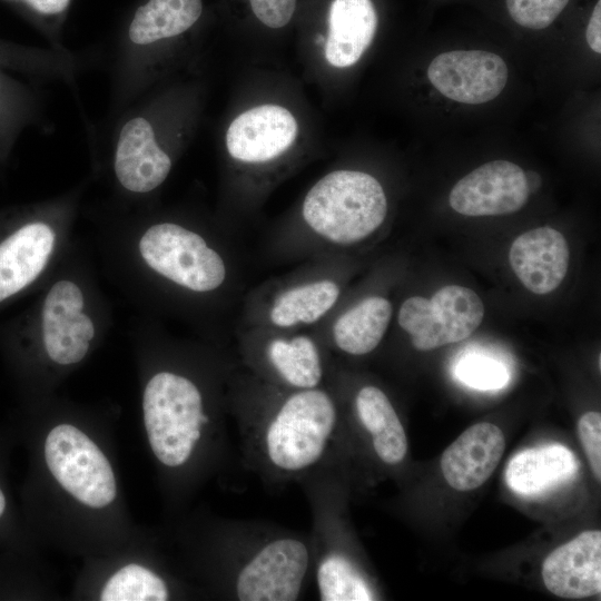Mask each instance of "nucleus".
I'll return each instance as SVG.
<instances>
[{"label":"nucleus","mask_w":601,"mask_h":601,"mask_svg":"<svg viewBox=\"0 0 601 601\" xmlns=\"http://www.w3.org/2000/svg\"><path fill=\"white\" fill-rule=\"evenodd\" d=\"M505 436L495 424L481 422L465 430L442 454L441 471L456 491L480 487L497 467Z\"/></svg>","instance_id":"nucleus-12"},{"label":"nucleus","mask_w":601,"mask_h":601,"mask_svg":"<svg viewBox=\"0 0 601 601\" xmlns=\"http://www.w3.org/2000/svg\"><path fill=\"white\" fill-rule=\"evenodd\" d=\"M306 225L335 245L356 244L384 221L387 199L380 181L357 170H335L306 194L302 208Z\"/></svg>","instance_id":"nucleus-2"},{"label":"nucleus","mask_w":601,"mask_h":601,"mask_svg":"<svg viewBox=\"0 0 601 601\" xmlns=\"http://www.w3.org/2000/svg\"><path fill=\"white\" fill-rule=\"evenodd\" d=\"M541 574L545 588L563 599H584L601 592V532H581L551 551Z\"/></svg>","instance_id":"nucleus-11"},{"label":"nucleus","mask_w":601,"mask_h":601,"mask_svg":"<svg viewBox=\"0 0 601 601\" xmlns=\"http://www.w3.org/2000/svg\"><path fill=\"white\" fill-rule=\"evenodd\" d=\"M43 457L61 489L90 509L109 506L117 497L114 469L101 449L79 427L60 423L43 442Z\"/></svg>","instance_id":"nucleus-4"},{"label":"nucleus","mask_w":601,"mask_h":601,"mask_svg":"<svg viewBox=\"0 0 601 601\" xmlns=\"http://www.w3.org/2000/svg\"><path fill=\"white\" fill-rule=\"evenodd\" d=\"M376 27L372 0H333L324 43L326 60L337 68L353 66L372 43Z\"/></svg>","instance_id":"nucleus-16"},{"label":"nucleus","mask_w":601,"mask_h":601,"mask_svg":"<svg viewBox=\"0 0 601 601\" xmlns=\"http://www.w3.org/2000/svg\"><path fill=\"white\" fill-rule=\"evenodd\" d=\"M311 561L307 544L294 536L272 539L240 565L234 591L240 601H292L303 588Z\"/></svg>","instance_id":"nucleus-7"},{"label":"nucleus","mask_w":601,"mask_h":601,"mask_svg":"<svg viewBox=\"0 0 601 601\" xmlns=\"http://www.w3.org/2000/svg\"><path fill=\"white\" fill-rule=\"evenodd\" d=\"M53 244V230L41 221L27 223L0 240V303L40 275Z\"/></svg>","instance_id":"nucleus-15"},{"label":"nucleus","mask_w":601,"mask_h":601,"mask_svg":"<svg viewBox=\"0 0 601 601\" xmlns=\"http://www.w3.org/2000/svg\"><path fill=\"white\" fill-rule=\"evenodd\" d=\"M249 2L256 18L273 29L286 26L296 8V0H249Z\"/></svg>","instance_id":"nucleus-29"},{"label":"nucleus","mask_w":601,"mask_h":601,"mask_svg":"<svg viewBox=\"0 0 601 601\" xmlns=\"http://www.w3.org/2000/svg\"><path fill=\"white\" fill-rule=\"evenodd\" d=\"M484 306L464 286L446 285L431 299L413 296L398 311V324L418 351H432L467 338L482 323Z\"/></svg>","instance_id":"nucleus-6"},{"label":"nucleus","mask_w":601,"mask_h":601,"mask_svg":"<svg viewBox=\"0 0 601 601\" xmlns=\"http://www.w3.org/2000/svg\"><path fill=\"white\" fill-rule=\"evenodd\" d=\"M579 467L568 447L551 444L515 454L506 466L505 481L516 494L534 496L569 482Z\"/></svg>","instance_id":"nucleus-17"},{"label":"nucleus","mask_w":601,"mask_h":601,"mask_svg":"<svg viewBox=\"0 0 601 601\" xmlns=\"http://www.w3.org/2000/svg\"><path fill=\"white\" fill-rule=\"evenodd\" d=\"M339 293V286L331 279L295 285L275 297L268 318L273 325L280 328L313 324L333 308Z\"/></svg>","instance_id":"nucleus-22"},{"label":"nucleus","mask_w":601,"mask_h":601,"mask_svg":"<svg viewBox=\"0 0 601 601\" xmlns=\"http://www.w3.org/2000/svg\"><path fill=\"white\" fill-rule=\"evenodd\" d=\"M297 131L290 111L277 105H262L233 120L226 132V147L234 159L265 162L285 152L294 144Z\"/></svg>","instance_id":"nucleus-10"},{"label":"nucleus","mask_w":601,"mask_h":601,"mask_svg":"<svg viewBox=\"0 0 601 601\" xmlns=\"http://www.w3.org/2000/svg\"><path fill=\"white\" fill-rule=\"evenodd\" d=\"M203 12L201 0H147L129 23L128 37L136 46H149L190 29Z\"/></svg>","instance_id":"nucleus-21"},{"label":"nucleus","mask_w":601,"mask_h":601,"mask_svg":"<svg viewBox=\"0 0 601 601\" xmlns=\"http://www.w3.org/2000/svg\"><path fill=\"white\" fill-rule=\"evenodd\" d=\"M427 78L443 96L456 102L477 105L496 98L508 81L504 60L484 50H453L436 56Z\"/></svg>","instance_id":"nucleus-8"},{"label":"nucleus","mask_w":601,"mask_h":601,"mask_svg":"<svg viewBox=\"0 0 601 601\" xmlns=\"http://www.w3.org/2000/svg\"><path fill=\"white\" fill-rule=\"evenodd\" d=\"M150 122L142 117L122 126L115 152V173L119 183L132 193H148L167 178L171 160L159 147Z\"/></svg>","instance_id":"nucleus-14"},{"label":"nucleus","mask_w":601,"mask_h":601,"mask_svg":"<svg viewBox=\"0 0 601 601\" xmlns=\"http://www.w3.org/2000/svg\"><path fill=\"white\" fill-rule=\"evenodd\" d=\"M354 407L377 457L388 465L401 463L407 454V436L386 394L376 386H364L355 395Z\"/></svg>","instance_id":"nucleus-18"},{"label":"nucleus","mask_w":601,"mask_h":601,"mask_svg":"<svg viewBox=\"0 0 601 601\" xmlns=\"http://www.w3.org/2000/svg\"><path fill=\"white\" fill-rule=\"evenodd\" d=\"M169 597L164 578L140 563H128L116 570L99 594L102 601H165Z\"/></svg>","instance_id":"nucleus-24"},{"label":"nucleus","mask_w":601,"mask_h":601,"mask_svg":"<svg viewBox=\"0 0 601 601\" xmlns=\"http://www.w3.org/2000/svg\"><path fill=\"white\" fill-rule=\"evenodd\" d=\"M83 308L81 289L70 280L56 283L46 296L42 309L78 314Z\"/></svg>","instance_id":"nucleus-28"},{"label":"nucleus","mask_w":601,"mask_h":601,"mask_svg":"<svg viewBox=\"0 0 601 601\" xmlns=\"http://www.w3.org/2000/svg\"><path fill=\"white\" fill-rule=\"evenodd\" d=\"M570 0H505L509 14L518 24L529 29L549 27Z\"/></svg>","instance_id":"nucleus-25"},{"label":"nucleus","mask_w":601,"mask_h":601,"mask_svg":"<svg viewBox=\"0 0 601 601\" xmlns=\"http://www.w3.org/2000/svg\"><path fill=\"white\" fill-rule=\"evenodd\" d=\"M265 362L290 390L319 387L324 365L317 344L307 335L270 338L264 348Z\"/></svg>","instance_id":"nucleus-19"},{"label":"nucleus","mask_w":601,"mask_h":601,"mask_svg":"<svg viewBox=\"0 0 601 601\" xmlns=\"http://www.w3.org/2000/svg\"><path fill=\"white\" fill-rule=\"evenodd\" d=\"M456 375L467 385L493 390L508 381L506 370L499 362L484 356H467L456 367Z\"/></svg>","instance_id":"nucleus-26"},{"label":"nucleus","mask_w":601,"mask_h":601,"mask_svg":"<svg viewBox=\"0 0 601 601\" xmlns=\"http://www.w3.org/2000/svg\"><path fill=\"white\" fill-rule=\"evenodd\" d=\"M7 510V499L0 486V519L3 516Z\"/></svg>","instance_id":"nucleus-32"},{"label":"nucleus","mask_w":601,"mask_h":601,"mask_svg":"<svg viewBox=\"0 0 601 601\" xmlns=\"http://www.w3.org/2000/svg\"><path fill=\"white\" fill-rule=\"evenodd\" d=\"M144 424L155 457L169 469L186 465L210 422L198 386L186 376L159 372L142 395Z\"/></svg>","instance_id":"nucleus-3"},{"label":"nucleus","mask_w":601,"mask_h":601,"mask_svg":"<svg viewBox=\"0 0 601 601\" xmlns=\"http://www.w3.org/2000/svg\"><path fill=\"white\" fill-rule=\"evenodd\" d=\"M337 424V407L327 391L292 390L259 426L262 459L278 474L306 472L326 455Z\"/></svg>","instance_id":"nucleus-1"},{"label":"nucleus","mask_w":601,"mask_h":601,"mask_svg":"<svg viewBox=\"0 0 601 601\" xmlns=\"http://www.w3.org/2000/svg\"><path fill=\"white\" fill-rule=\"evenodd\" d=\"M578 434L597 481L601 480V413L589 411L578 421Z\"/></svg>","instance_id":"nucleus-27"},{"label":"nucleus","mask_w":601,"mask_h":601,"mask_svg":"<svg viewBox=\"0 0 601 601\" xmlns=\"http://www.w3.org/2000/svg\"><path fill=\"white\" fill-rule=\"evenodd\" d=\"M139 252L158 274L194 292H211L226 279L221 256L205 239L183 226L161 223L146 230Z\"/></svg>","instance_id":"nucleus-5"},{"label":"nucleus","mask_w":601,"mask_h":601,"mask_svg":"<svg viewBox=\"0 0 601 601\" xmlns=\"http://www.w3.org/2000/svg\"><path fill=\"white\" fill-rule=\"evenodd\" d=\"M24 4L31 11L45 16L56 17L63 13L71 0H10Z\"/></svg>","instance_id":"nucleus-30"},{"label":"nucleus","mask_w":601,"mask_h":601,"mask_svg":"<svg viewBox=\"0 0 601 601\" xmlns=\"http://www.w3.org/2000/svg\"><path fill=\"white\" fill-rule=\"evenodd\" d=\"M569 246L552 227H539L518 236L510 248L509 262L520 282L538 295L555 290L569 267Z\"/></svg>","instance_id":"nucleus-13"},{"label":"nucleus","mask_w":601,"mask_h":601,"mask_svg":"<svg viewBox=\"0 0 601 601\" xmlns=\"http://www.w3.org/2000/svg\"><path fill=\"white\" fill-rule=\"evenodd\" d=\"M528 177L506 160L486 162L462 179L450 193V205L465 216H499L520 210L529 197Z\"/></svg>","instance_id":"nucleus-9"},{"label":"nucleus","mask_w":601,"mask_h":601,"mask_svg":"<svg viewBox=\"0 0 601 601\" xmlns=\"http://www.w3.org/2000/svg\"><path fill=\"white\" fill-rule=\"evenodd\" d=\"M316 585L323 601H370L373 589L355 563L342 551L326 550L317 560Z\"/></svg>","instance_id":"nucleus-23"},{"label":"nucleus","mask_w":601,"mask_h":601,"mask_svg":"<svg viewBox=\"0 0 601 601\" xmlns=\"http://www.w3.org/2000/svg\"><path fill=\"white\" fill-rule=\"evenodd\" d=\"M392 305L383 296H368L335 321L332 337L349 355H365L381 343L392 318Z\"/></svg>","instance_id":"nucleus-20"},{"label":"nucleus","mask_w":601,"mask_h":601,"mask_svg":"<svg viewBox=\"0 0 601 601\" xmlns=\"http://www.w3.org/2000/svg\"><path fill=\"white\" fill-rule=\"evenodd\" d=\"M585 37L589 47L597 53L601 52V1L598 0L590 16Z\"/></svg>","instance_id":"nucleus-31"}]
</instances>
